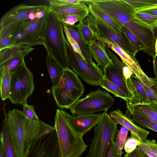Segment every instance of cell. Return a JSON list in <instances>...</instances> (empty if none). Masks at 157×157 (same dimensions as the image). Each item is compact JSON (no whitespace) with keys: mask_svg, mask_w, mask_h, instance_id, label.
Listing matches in <instances>:
<instances>
[{"mask_svg":"<svg viewBox=\"0 0 157 157\" xmlns=\"http://www.w3.org/2000/svg\"><path fill=\"white\" fill-rule=\"evenodd\" d=\"M6 116L10 136L17 157H26L38 139L55 131L54 126L40 120L39 121H33L19 110H9Z\"/></svg>","mask_w":157,"mask_h":157,"instance_id":"cell-1","label":"cell"},{"mask_svg":"<svg viewBox=\"0 0 157 157\" xmlns=\"http://www.w3.org/2000/svg\"><path fill=\"white\" fill-rule=\"evenodd\" d=\"M63 23L50 9L46 20L44 46L47 54L63 70L69 68L67 40Z\"/></svg>","mask_w":157,"mask_h":157,"instance_id":"cell-2","label":"cell"},{"mask_svg":"<svg viewBox=\"0 0 157 157\" xmlns=\"http://www.w3.org/2000/svg\"><path fill=\"white\" fill-rule=\"evenodd\" d=\"M54 118L61 157H80L88 147L83 137L75 131L64 110L57 109Z\"/></svg>","mask_w":157,"mask_h":157,"instance_id":"cell-3","label":"cell"},{"mask_svg":"<svg viewBox=\"0 0 157 157\" xmlns=\"http://www.w3.org/2000/svg\"><path fill=\"white\" fill-rule=\"evenodd\" d=\"M84 91V86L78 76L69 68L63 70L59 81L51 89L57 106L62 109H69L79 99Z\"/></svg>","mask_w":157,"mask_h":157,"instance_id":"cell-4","label":"cell"},{"mask_svg":"<svg viewBox=\"0 0 157 157\" xmlns=\"http://www.w3.org/2000/svg\"><path fill=\"white\" fill-rule=\"evenodd\" d=\"M117 125L106 111L101 114L98 123L94 127V137L86 157H105L110 143L116 137Z\"/></svg>","mask_w":157,"mask_h":157,"instance_id":"cell-5","label":"cell"},{"mask_svg":"<svg viewBox=\"0 0 157 157\" xmlns=\"http://www.w3.org/2000/svg\"><path fill=\"white\" fill-rule=\"evenodd\" d=\"M83 21L92 31L93 38L112 41L129 55L135 57L138 51L124 33L119 35L101 18L90 12Z\"/></svg>","mask_w":157,"mask_h":157,"instance_id":"cell-6","label":"cell"},{"mask_svg":"<svg viewBox=\"0 0 157 157\" xmlns=\"http://www.w3.org/2000/svg\"><path fill=\"white\" fill-rule=\"evenodd\" d=\"M35 89L33 75L25 62L15 73L11 74L9 99L13 104L23 105Z\"/></svg>","mask_w":157,"mask_h":157,"instance_id":"cell-7","label":"cell"},{"mask_svg":"<svg viewBox=\"0 0 157 157\" xmlns=\"http://www.w3.org/2000/svg\"><path fill=\"white\" fill-rule=\"evenodd\" d=\"M67 45L69 65L73 71L88 84L93 86H100L104 77L102 68L94 62H89L84 60L74 51L67 40Z\"/></svg>","mask_w":157,"mask_h":157,"instance_id":"cell-8","label":"cell"},{"mask_svg":"<svg viewBox=\"0 0 157 157\" xmlns=\"http://www.w3.org/2000/svg\"><path fill=\"white\" fill-rule=\"evenodd\" d=\"M115 101L108 93L99 89L92 91L78 100L69 109L75 115L93 114L101 111H107Z\"/></svg>","mask_w":157,"mask_h":157,"instance_id":"cell-9","label":"cell"},{"mask_svg":"<svg viewBox=\"0 0 157 157\" xmlns=\"http://www.w3.org/2000/svg\"><path fill=\"white\" fill-rule=\"evenodd\" d=\"M49 10L46 11L42 18H36L32 20L27 19L24 21L21 30L13 45L32 47L43 45L46 16Z\"/></svg>","mask_w":157,"mask_h":157,"instance_id":"cell-10","label":"cell"},{"mask_svg":"<svg viewBox=\"0 0 157 157\" xmlns=\"http://www.w3.org/2000/svg\"><path fill=\"white\" fill-rule=\"evenodd\" d=\"M34 48L13 45L0 50V78L5 74L16 72L25 62L24 58Z\"/></svg>","mask_w":157,"mask_h":157,"instance_id":"cell-11","label":"cell"},{"mask_svg":"<svg viewBox=\"0 0 157 157\" xmlns=\"http://www.w3.org/2000/svg\"><path fill=\"white\" fill-rule=\"evenodd\" d=\"M105 48L112 63L105 68L102 69L104 76L120 88L127 95L128 101H131L133 99V96L129 86L128 79L126 80L123 74V69L124 64L106 46Z\"/></svg>","mask_w":157,"mask_h":157,"instance_id":"cell-12","label":"cell"},{"mask_svg":"<svg viewBox=\"0 0 157 157\" xmlns=\"http://www.w3.org/2000/svg\"><path fill=\"white\" fill-rule=\"evenodd\" d=\"M103 42L106 47L111 49L117 54L121 61L127 66L133 73L132 78H134L149 87L152 86V83L149 77L143 71L139 63L135 58L123 50L115 43L107 39H97Z\"/></svg>","mask_w":157,"mask_h":157,"instance_id":"cell-13","label":"cell"},{"mask_svg":"<svg viewBox=\"0 0 157 157\" xmlns=\"http://www.w3.org/2000/svg\"><path fill=\"white\" fill-rule=\"evenodd\" d=\"M26 157H61L56 131L38 139Z\"/></svg>","mask_w":157,"mask_h":157,"instance_id":"cell-14","label":"cell"},{"mask_svg":"<svg viewBox=\"0 0 157 157\" xmlns=\"http://www.w3.org/2000/svg\"><path fill=\"white\" fill-rule=\"evenodd\" d=\"M49 9V5L29 6L21 4L11 8L1 17L0 29L23 22L29 19V13L33 11H45Z\"/></svg>","mask_w":157,"mask_h":157,"instance_id":"cell-15","label":"cell"},{"mask_svg":"<svg viewBox=\"0 0 157 157\" xmlns=\"http://www.w3.org/2000/svg\"><path fill=\"white\" fill-rule=\"evenodd\" d=\"M109 115L117 124L126 128L130 131L131 136L136 138L141 142L147 139L150 132L136 124L119 109L111 112Z\"/></svg>","mask_w":157,"mask_h":157,"instance_id":"cell-16","label":"cell"},{"mask_svg":"<svg viewBox=\"0 0 157 157\" xmlns=\"http://www.w3.org/2000/svg\"><path fill=\"white\" fill-rule=\"evenodd\" d=\"M64 112L75 131L82 137L97 125L101 116V114H93L72 116L65 111Z\"/></svg>","mask_w":157,"mask_h":157,"instance_id":"cell-17","label":"cell"},{"mask_svg":"<svg viewBox=\"0 0 157 157\" xmlns=\"http://www.w3.org/2000/svg\"><path fill=\"white\" fill-rule=\"evenodd\" d=\"M50 9L52 11L57 18L69 14L78 15L84 20L90 13L88 6L84 3L76 4L49 5Z\"/></svg>","mask_w":157,"mask_h":157,"instance_id":"cell-18","label":"cell"},{"mask_svg":"<svg viewBox=\"0 0 157 157\" xmlns=\"http://www.w3.org/2000/svg\"><path fill=\"white\" fill-rule=\"evenodd\" d=\"M92 58L96 62L98 65L102 69L105 68L112 63L105 48V45L100 39L93 38L90 43L88 45Z\"/></svg>","mask_w":157,"mask_h":157,"instance_id":"cell-19","label":"cell"},{"mask_svg":"<svg viewBox=\"0 0 157 157\" xmlns=\"http://www.w3.org/2000/svg\"><path fill=\"white\" fill-rule=\"evenodd\" d=\"M4 111V118L0 133V149L2 151L3 157H17L10 136L7 113L5 109Z\"/></svg>","mask_w":157,"mask_h":157,"instance_id":"cell-20","label":"cell"},{"mask_svg":"<svg viewBox=\"0 0 157 157\" xmlns=\"http://www.w3.org/2000/svg\"><path fill=\"white\" fill-rule=\"evenodd\" d=\"M23 22L0 29V50L15 44L21 30Z\"/></svg>","mask_w":157,"mask_h":157,"instance_id":"cell-21","label":"cell"},{"mask_svg":"<svg viewBox=\"0 0 157 157\" xmlns=\"http://www.w3.org/2000/svg\"><path fill=\"white\" fill-rule=\"evenodd\" d=\"M126 102V104L157 125V104L154 102L133 104Z\"/></svg>","mask_w":157,"mask_h":157,"instance_id":"cell-22","label":"cell"},{"mask_svg":"<svg viewBox=\"0 0 157 157\" xmlns=\"http://www.w3.org/2000/svg\"><path fill=\"white\" fill-rule=\"evenodd\" d=\"M63 23L68 28L71 35L78 43L82 53L86 61L89 62H93L88 46L86 44L81 37L76 25Z\"/></svg>","mask_w":157,"mask_h":157,"instance_id":"cell-23","label":"cell"},{"mask_svg":"<svg viewBox=\"0 0 157 157\" xmlns=\"http://www.w3.org/2000/svg\"><path fill=\"white\" fill-rule=\"evenodd\" d=\"M82 2L88 5L90 12L101 18L117 33L120 35H122L124 33L119 25L109 16L104 13L93 5L88 2L87 0H82Z\"/></svg>","mask_w":157,"mask_h":157,"instance_id":"cell-24","label":"cell"},{"mask_svg":"<svg viewBox=\"0 0 157 157\" xmlns=\"http://www.w3.org/2000/svg\"><path fill=\"white\" fill-rule=\"evenodd\" d=\"M128 110L132 117V120L138 125L143 128H148L157 132V125L145 116L137 112L126 104Z\"/></svg>","mask_w":157,"mask_h":157,"instance_id":"cell-25","label":"cell"},{"mask_svg":"<svg viewBox=\"0 0 157 157\" xmlns=\"http://www.w3.org/2000/svg\"><path fill=\"white\" fill-rule=\"evenodd\" d=\"M45 59L48 72L51 80L52 87H54L60 80L63 73V70L56 62L47 54Z\"/></svg>","mask_w":157,"mask_h":157,"instance_id":"cell-26","label":"cell"},{"mask_svg":"<svg viewBox=\"0 0 157 157\" xmlns=\"http://www.w3.org/2000/svg\"><path fill=\"white\" fill-rule=\"evenodd\" d=\"M100 86L107 91L113 94L115 96L123 99L126 102L129 101L128 98L125 93L118 86L109 80L105 76L101 82Z\"/></svg>","mask_w":157,"mask_h":157,"instance_id":"cell-27","label":"cell"},{"mask_svg":"<svg viewBox=\"0 0 157 157\" xmlns=\"http://www.w3.org/2000/svg\"><path fill=\"white\" fill-rule=\"evenodd\" d=\"M132 80L134 87L135 98L132 102H128L130 104L149 103L146 91L143 85L136 79L132 78Z\"/></svg>","mask_w":157,"mask_h":157,"instance_id":"cell-28","label":"cell"},{"mask_svg":"<svg viewBox=\"0 0 157 157\" xmlns=\"http://www.w3.org/2000/svg\"><path fill=\"white\" fill-rule=\"evenodd\" d=\"M157 142L155 139H146L142 142L137 147L149 157H157Z\"/></svg>","mask_w":157,"mask_h":157,"instance_id":"cell-29","label":"cell"},{"mask_svg":"<svg viewBox=\"0 0 157 157\" xmlns=\"http://www.w3.org/2000/svg\"><path fill=\"white\" fill-rule=\"evenodd\" d=\"M11 78V74L10 73H6L0 78V95L2 100L3 101L9 98Z\"/></svg>","mask_w":157,"mask_h":157,"instance_id":"cell-30","label":"cell"},{"mask_svg":"<svg viewBox=\"0 0 157 157\" xmlns=\"http://www.w3.org/2000/svg\"><path fill=\"white\" fill-rule=\"evenodd\" d=\"M129 130L125 127L122 126L117 131L114 144L117 154L122 155L124 144L126 140Z\"/></svg>","mask_w":157,"mask_h":157,"instance_id":"cell-31","label":"cell"},{"mask_svg":"<svg viewBox=\"0 0 157 157\" xmlns=\"http://www.w3.org/2000/svg\"><path fill=\"white\" fill-rule=\"evenodd\" d=\"M135 11L157 5V0H124Z\"/></svg>","mask_w":157,"mask_h":157,"instance_id":"cell-32","label":"cell"},{"mask_svg":"<svg viewBox=\"0 0 157 157\" xmlns=\"http://www.w3.org/2000/svg\"><path fill=\"white\" fill-rule=\"evenodd\" d=\"M120 28L122 31L126 35L127 37L134 45L137 51H143L145 52V47L143 43L137 37L123 25H121Z\"/></svg>","mask_w":157,"mask_h":157,"instance_id":"cell-33","label":"cell"},{"mask_svg":"<svg viewBox=\"0 0 157 157\" xmlns=\"http://www.w3.org/2000/svg\"><path fill=\"white\" fill-rule=\"evenodd\" d=\"M76 25L84 42L87 45H89L94 37L93 34L90 28L83 21Z\"/></svg>","mask_w":157,"mask_h":157,"instance_id":"cell-34","label":"cell"},{"mask_svg":"<svg viewBox=\"0 0 157 157\" xmlns=\"http://www.w3.org/2000/svg\"><path fill=\"white\" fill-rule=\"evenodd\" d=\"M135 16L151 27L153 30L157 29V18L148 14L135 11Z\"/></svg>","mask_w":157,"mask_h":157,"instance_id":"cell-35","label":"cell"},{"mask_svg":"<svg viewBox=\"0 0 157 157\" xmlns=\"http://www.w3.org/2000/svg\"><path fill=\"white\" fill-rule=\"evenodd\" d=\"M63 25L64 33L67 40L72 47L74 51L75 52L78 54L84 60L86 61L82 53L81 49L78 43L71 35L68 28L63 24Z\"/></svg>","mask_w":157,"mask_h":157,"instance_id":"cell-36","label":"cell"},{"mask_svg":"<svg viewBox=\"0 0 157 157\" xmlns=\"http://www.w3.org/2000/svg\"><path fill=\"white\" fill-rule=\"evenodd\" d=\"M141 141L136 138L131 136L126 140L124 149L126 153H131L134 151L140 144Z\"/></svg>","mask_w":157,"mask_h":157,"instance_id":"cell-37","label":"cell"},{"mask_svg":"<svg viewBox=\"0 0 157 157\" xmlns=\"http://www.w3.org/2000/svg\"><path fill=\"white\" fill-rule=\"evenodd\" d=\"M57 18L63 23L71 25H75L76 22H80L84 20L80 16L75 14L68 15Z\"/></svg>","mask_w":157,"mask_h":157,"instance_id":"cell-38","label":"cell"},{"mask_svg":"<svg viewBox=\"0 0 157 157\" xmlns=\"http://www.w3.org/2000/svg\"><path fill=\"white\" fill-rule=\"evenodd\" d=\"M23 105V112L29 119L36 121H39L40 119L35 112L34 106L27 103Z\"/></svg>","mask_w":157,"mask_h":157,"instance_id":"cell-39","label":"cell"},{"mask_svg":"<svg viewBox=\"0 0 157 157\" xmlns=\"http://www.w3.org/2000/svg\"><path fill=\"white\" fill-rule=\"evenodd\" d=\"M49 5H72L79 4L82 0H51L48 1Z\"/></svg>","mask_w":157,"mask_h":157,"instance_id":"cell-40","label":"cell"},{"mask_svg":"<svg viewBox=\"0 0 157 157\" xmlns=\"http://www.w3.org/2000/svg\"><path fill=\"white\" fill-rule=\"evenodd\" d=\"M122 155H118L115 149L114 141L113 140L110 143L107 150L105 157H121Z\"/></svg>","mask_w":157,"mask_h":157,"instance_id":"cell-41","label":"cell"},{"mask_svg":"<svg viewBox=\"0 0 157 157\" xmlns=\"http://www.w3.org/2000/svg\"><path fill=\"white\" fill-rule=\"evenodd\" d=\"M143 86L146 90L149 102L157 104V96L154 92L150 88L144 85Z\"/></svg>","mask_w":157,"mask_h":157,"instance_id":"cell-42","label":"cell"},{"mask_svg":"<svg viewBox=\"0 0 157 157\" xmlns=\"http://www.w3.org/2000/svg\"><path fill=\"white\" fill-rule=\"evenodd\" d=\"M135 11L147 13L157 18V5Z\"/></svg>","mask_w":157,"mask_h":157,"instance_id":"cell-43","label":"cell"},{"mask_svg":"<svg viewBox=\"0 0 157 157\" xmlns=\"http://www.w3.org/2000/svg\"><path fill=\"white\" fill-rule=\"evenodd\" d=\"M154 31L157 33V29ZM153 72L155 76V77L157 78V55L155 57H153Z\"/></svg>","mask_w":157,"mask_h":157,"instance_id":"cell-44","label":"cell"},{"mask_svg":"<svg viewBox=\"0 0 157 157\" xmlns=\"http://www.w3.org/2000/svg\"><path fill=\"white\" fill-rule=\"evenodd\" d=\"M150 80L152 83V86L150 88L153 90L157 96V78H150Z\"/></svg>","mask_w":157,"mask_h":157,"instance_id":"cell-45","label":"cell"},{"mask_svg":"<svg viewBox=\"0 0 157 157\" xmlns=\"http://www.w3.org/2000/svg\"><path fill=\"white\" fill-rule=\"evenodd\" d=\"M124 157H139L137 148L131 153H126Z\"/></svg>","mask_w":157,"mask_h":157,"instance_id":"cell-46","label":"cell"},{"mask_svg":"<svg viewBox=\"0 0 157 157\" xmlns=\"http://www.w3.org/2000/svg\"><path fill=\"white\" fill-rule=\"evenodd\" d=\"M139 157H149L140 150L137 148Z\"/></svg>","mask_w":157,"mask_h":157,"instance_id":"cell-47","label":"cell"},{"mask_svg":"<svg viewBox=\"0 0 157 157\" xmlns=\"http://www.w3.org/2000/svg\"><path fill=\"white\" fill-rule=\"evenodd\" d=\"M155 32V54L154 56L155 57L157 55V33Z\"/></svg>","mask_w":157,"mask_h":157,"instance_id":"cell-48","label":"cell"},{"mask_svg":"<svg viewBox=\"0 0 157 157\" xmlns=\"http://www.w3.org/2000/svg\"><path fill=\"white\" fill-rule=\"evenodd\" d=\"M0 157H3L2 151L0 149Z\"/></svg>","mask_w":157,"mask_h":157,"instance_id":"cell-49","label":"cell"},{"mask_svg":"<svg viewBox=\"0 0 157 157\" xmlns=\"http://www.w3.org/2000/svg\"></svg>","mask_w":157,"mask_h":157,"instance_id":"cell-50","label":"cell"}]
</instances>
